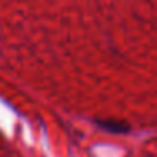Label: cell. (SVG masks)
<instances>
[{"label": "cell", "mask_w": 157, "mask_h": 157, "mask_svg": "<svg viewBox=\"0 0 157 157\" xmlns=\"http://www.w3.org/2000/svg\"><path fill=\"white\" fill-rule=\"evenodd\" d=\"M100 128L106 130V132H112V133H125L130 130L128 123H123V122H115V120H103V122H98Z\"/></svg>", "instance_id": "1"}]
</instances>
